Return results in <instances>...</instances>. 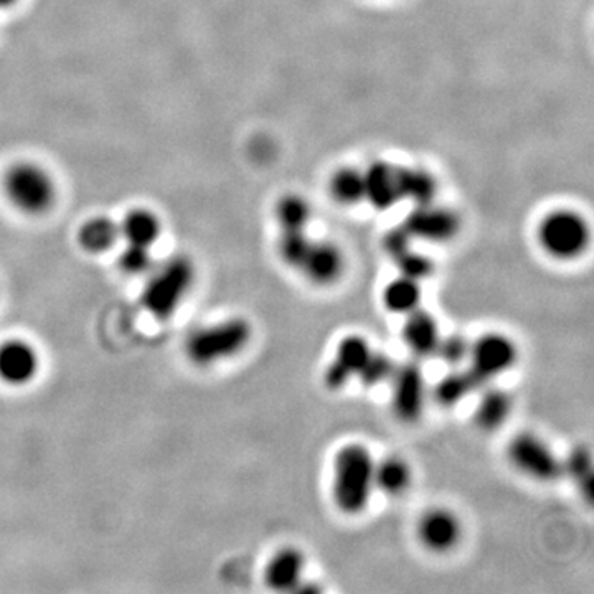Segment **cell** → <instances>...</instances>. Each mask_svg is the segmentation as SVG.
<instances>
[{
	"label": "cell",
	"mask_w": 594,
	"mask_h": 594,
	"mask_svg": "<svg viewBox=\"0 0 594 594\" xmlns=\"http://www.w3.org/2000/svg\"><path fill=\"white\" fill-rule=\"evenodd\" d=\"M375 489V460L362 444H347L333 459L332 495L341 513H364Z\"/></svg>",
	"instance_id": "cell-2"
},
{
	"label": "cell",
	"mask_w": 594,
	"mask_h": 594,
	"mask_svg": "<svg viewBox=\"0 0 594 594\" xmlns=\"http://www.w3.org/2000/svg\"><path fill=\"white\" fill-rule=\"evenodd\" d=\"M332 195L345 205H354V203L365 200V174L354 170V168H345L341 173L336 174L332 179Z\"/></svg>",
	"instance_id": "cell-26"
},
{
	"label": "cell",
	"mask_w": 594,
	"mask_h": 594,
	"mask_svg": "<svg viewBox=\"0 0 594 594\" xmlns=\"http://www.w3.org/2000/svg\"><path fill=\"white\" fill-rule=\"evenodd\" d=\"M412 235L406 231L405 227L393 228L383 238V250H386L390 258L396 260L403 253H406V251L412 250Z\"/></svg>",
	"instance_id": "cell-32"
},
{
	"label": "cell",
	"mask_w": 594,
	"mask_h": 594,
	"mask_svg": "<svg viewBox=\"0 0 594 594\" xmlns=\"http://www.w3.org/2000/svg\"><path fill=\"white\" fill-rule=\"evenodd\" d=\"M253 339V327L243 317H228L197 327L187 336L184 351L197 367H214L240 355Z\"/></svg>",
	"instance_id": "cell-3"
},
{
	"label": "cell",
	"mask_w": 594,
	"mask_h": 594,
	"mask_svg": "<svg viewBox=\"0 0 594 594\" xmlns=\"http://www.w3.org/2000/svg\"><path fill=\"white\" fill-rule=\"evenodd\" d=\"M5 197L21 214L41 217L55 206L59 187L49 168L34 161H21L5 170Z\"/></svg>",
	"instance_id": "cell-4"
},
{
	"label": "cell",
	"mask_w": 594,
	"mask_h": 594,
	"mask_svg": "<svg viewBox=\"0 0 594 594\" xmlns=\"http://www.w3.org/2000/svg\"><path fill=\"white\" fill-rule=\"evenodd\" d=\"M18 0H0V9L12 8V5L17 4Z\"/></svg>",
	"instance_id": "cell-33"
},
{
	"label": "cell",
	"mask_w": 594,
	"mask_h": 594,
	"mask_svg": "<svg viewBox=\"0 0 594 594\" xmlns=\"http://www.w3.org/2000/svg\"><path fill=\"white\" fill-rule=\"evenodd\" d=\"M416 532L425 548L434 554H446L459 543L460 523L446 508H433L421 516Z\"/></svg>",
	"instance_id": "cell-12"
},
{
	"label": "cell",
	"mask_w": 594,
	"mask_h": 594,
	"mask_svg": "<svg viewBox=\"0 0 594 594\" xmlns=\"http://www.w3.org/2000/svg\"><path fill=\"white\" fill-rule=\"evenodd\" d=\"M427 400V381L416 364L395 368L392 377V409L402 422L418 421Z\"/></svg>",
	"instance_id": "cell-8"
},
{
	"label": "cell",
	"mask_w": 594,
	"mask_h": 594,
	"mask_svg": "<svg viewBox=\"0 0 594 594\" xmlns=\"http://www.w3.org/2000/svg\"><path fill=\"white\" fill-rule=\"evenodd\" d=\"M300 271L314 285H332L344 273V256L333 244L313 241Z\"/></svg>",
	"instance_id": "cell-15"
},
{
	"label": "cell",
	"mask_w": 594,
	"mask_h": 594,
	"mask_svg": "<svg viewBox=\"0 0 594 594\" xmlns=\"http://www.w3.org/2000/svg\"><path fill=\"white\" fill-rule=\"evenodd\" d=\"M519 352L504 333H485L479 337L469 351V370L488 386L489 381L507 374L517 364Z\"/></svg>",
	"instance_id": "cell-7"
},
{
	"label": "cell",
	"mask_w": 594,
	"mask_h": 594,
	"mask_svg": "<svg viewBox=\"0 0 594 594\" xmlns=\"http://www.w3.org/2000/svg\"><path fill=\"white\" fill-rule=\"evenodd\" d=\"M41 358L31 342L9 339L0 344V381L22 389L30 386L40 374Z\"/></svg>",
	"instance_id": "cell-9"
},
{
	"label": "cell",
	"mask_w": 594,
	"mask_h": 594,
	"mask_svg": "<svg viewBox=\"0 0 594 594\" xmlns=\"http://www.w3.org/2000/svg\"><path fill=\"white\" fill-rule=\"evenodd\" d=\"M564 472H568V476L577 482L586 502L593 501V466H591V454L586 447L578 446L571 451L567 463H564Z\"/></svg>",
	"instance_id": "cell-25"
},
{
	"label": "cell",
	"mask_w": 594,
	"mask_h": 594,
	"mask_svg": "<svg viewBox=\"0 0 594 594\" xmlns=\"http://www.w3.org/2000/svg\"><path fill=\"white\" fill-rule=\"evenodd\" d=\"M412 484V469L405 460L399 457H389V459L375 463V488L386 492L387 495H402L408 491Z\"/></svg>",
	"instance_id": "cell-23"
},
{
	"label": "cell",
	"mask_w": 594,
	"mask_h": 594,
	"mask_svg": "<svg viewBox=\"0 0 594 594\" xmlns=\"http://www.w3.org/2000/svg\"><path fill=\"white\" fill-rule=\"evenodd\" d=\"M371 354L370 344L362 336H347L337 345L332 362L324 370V386L337 392L347 387Z\"/></svg>",
	"instance_id": "cell-10"
},
{
	"label": "cell",
	"mask_w": 594,
	"mask_h": 594,
	"mask_svg": "<svg viewBox=\"0 0 594 594\" xmlns=\"http://www.w3.org/2000/svg\"><path fill=\"white\" fill-rule=\"evenodd\" d=\"M393 374H395V364L392 358L383 352L371 351L364 367L358 371L357 378L365 389H377L386 381L392 380Z\"/></svg>",
	"instance_id": "cell-27"
},
{
	"label": "cell",
	"mask_w": 594,
	"mask_h": 594,
	"mask_svg": "<svg viewBox=\"0 0 594 594\" xmlns=\"http://www.w3.org/2000/svg\"><path fill=\"white\" fill-rule=\"evenodd\" d=\"M365 199L380 210L390 208L400 202L396 168L387 164H374L365 174Z\"/></svg>",
	"instance_id": "cell-18"
},
{
	"label": "cell",
	"mask_w": 594,
	"mask_h": 594,
	"mask_svg": "<svg viewBox=\"0 0 594 594\" xmlns=\"http://www.w3.org/2000/svg\"><path fill=\"white\" fill-rule=\"evenodd\" d=\"M484 383L471 370H454L444 375L434 389V400L444 408L459 405L475 392L484 389Z\"/></svg>",
	"instance_id": "cell-19"
},
{
	"label": "cell",
	"mask_w": 594,
	"mask_h": 594,
	"mask_svg": "<svg viewBox=\"0 0 594 594\" xmlns=\"http://www.w3.org/2000/svg\"><path fill=\"white\" fill-rule=\"evenodd\" d=\"M119 240V222L106 215L91 217L78 230V244L90 254L108 253Z\"/></svg>",
	"instance_id": "cell-17"
},
{
	"label": "cell",
	"mask_w": 594,
	"mask_h": 594,
	"mask_svg": "<svg viewBox=\"0 0 594 594\" xmlns=\"http://www.w3.org/2000/svg\"><path fill=\"white\" fill-rule=\"evenodd\" d=\"M539 241L543 250L557 260H573L586 250L590 228L573 212H555L540 225Z\"/></svg>",
	"instance_id": "cell-5"
},
{
	"label": "cell",
	"mask_w": 594,
	"mask_h": 594,
	"mask_svg": "<svg viewBox=\"0 0 594 594\" xmlns=\"http://www.w3.org/2000/svg\"><path fill=\"white\" fill-rule=\"evenodd\" d=\"M393 262L399 268L400 276L413 279L416 282L425 281L433 275L434 266L431 260L427 258L425 254L415 253L413 250L406 251Z\"/></svg>",
	"instance_id": "cell-30"
},
{
	"label": "cell",
	"mask_w": 594,
	"mask_h": 594,
	"mask_svg": "<svg viewBox=\"0 0 594 594\" xmlns=\"http://www.w3.org/2000/svg\"><path fill=\"white\" fill-rule=\"evenodd\" d=\"M311 244L313 240L307 238L306 231H282L278 244L279 256L286 265L300 269Z\"/></svg>",
	"instance_id": "cell-28"
},
{
	"label": "cell",
	"mask_w": 594,
	"mask_h": 594,
	"mask_svg": "<svg viewBox=\"0 0 594 594\" xmlns=\"http://www.w3.org/2000/svg\"><path fill=\"white\" fill-rule=\"evenodd\" d=\"M422 292L419 282L413 279L396 278L383 289V306L396 316H408L413 311L419 309Z\"/></svg>",
	"instance_id": "cell-21"
},
{
	"label": "cell",
	"mask_w": 594,
	"mask_h": 594,
	"mask_svg": "<svg viewBox=\"0 0 594 594\" xmlns=\"http://www.w3.org/2000/svg\"><path fill=\"white\" fill-rule=\"evenodd\" d=\"M400 199L412 200L416 205H427L437 195V184L430 174L416 168H396Z\"/></svg>",
	"instance_id": "cell-22"
},
{
	"label": "cell",
	"mask_w": 594,
	"mask_h": 594,
	"mask_svg": "<svg viewBox=\"0 0 594 594\" xmlns=\"http://www.w3.org/2000/svg\"><path fill=\"white\" fill-rule=\"evenodd\" d=\"M508 459L529 478L554 482L564 475V463L535 434H517L507 447Z\"/></svg>",
	"instance_id": "cell-6"
},
{
	"label": "cell",
	"mask_w": 594,
	"mask_h": 594,
	"mask_svg": "<svg viewBox=\"0 0 594 594\" xmlns=\"http://www.w3.org/2000/svg\"><path fill=\"white\" fill-rule=\"evenodd\" d=\"M117 263H119V268L126 275L146 276L151 271L152 266H154V253H152V250H148V248L124 244Z\"/></svg>",
	"instance_id": "cell-29"
},
{
	"label": "cell",
	"mask_w": 594,
	"mask_h": 594,
	"mask_svg": "<svg viewBox=\"0 0 594 594\" xmlns=\"http://www.w3.org/2000/svg\"><path fill=\"white\" fill-rule=\"evenodd\" d=\"M403 341L415 357L428 358L437 355L441 333L437 319L427 311L416 309L405 316Z\"/></svg>",
	"instance_id": "cell-14"
},
{
	"label": "cell",
	"mask_w": 594,
	"mask_h": 594,
	"mask_svg": "<svg viewBox=\"0 0 594 594\" xmlns=\"http://www.w3.org/2000/svg\"><path fill=\"white\" fill-rule=\"evenodd\" d=\"M304 568H306V558L300 549L292 546L279 549L266 565V584L279 593L298 591L304 583Z\"/></svg>",
	"instance_id": "cell-13"
},
{
	"label": "cell",
	"mask_w": 594,
	"mask_h": 594,
	"mask_svg": "<svg viewBox=\"0 0 594 594\" xmlns=\"http://www.w3.org/2000/svg\"><path fill=\"white\" fill-rule=\"evenodd\" d=\"M141 292V306L155 320L173 319L186 303L193 286L197 269L187 254H173L154 263Z\"/></svg>",
	"instance_id": "cell-1"
},
{
	"label": "cell",
	"mask_w": 594,
	"mask_h": 594,
	"mask_svg": "<svg viewBox=\"0 0 594 594\" xmlns=\"http://www.w3.org/2000/svg\"><path fill=\"white\" fill-rule=\"evenodd\" d=\"M276 218L282 231H304L311 220V208L301 197L288 195L279 200Z\"/></svg>",
	"instance_id": "cell-24"
},
{
	"label": "cell",
	"mask_w": 594,
	"mask_h": 594,
	"mask_svg": "<svg viewBox=\"0 0 594 594\" xmlns=\"http://www.w3.org/2000/svg\"><path fill=\"white\" fill-rule=\"evenodd\" d=\"M413 240L431 241V243H443L451 240L459 230V220L450 210L437 208L427 205H416L415 212L406 218L405 225Z\"/></svg>",
	"instance_id": "cell-11"
},
{
	"label": "cell",
	"mask_w": 594,
	"mask_h": 594,
	"mask_svg": "<svg viewBox=\"0 0 594 594\" xmlns=\"http://www.w3.org/2000/svg\"><path fill=\"white\" fill-rule=\"evenodd\" d=\"M469 351H471V342L463 336L441 337L437 355L450 367H457L468 361Z\"/></svg>",
	"instance_id": "cell-31"
},
{
	"label": "cell",
	"mask_w": 594,
	"mask_h": 594,
	"mask_svg": "<svg viewBox=\"0 0 594 594\" xmlns=\"http://www.w3.org/2000/svg\"><path fill=\"white\" fill-rule=\"evenodd\" d=\"M119 235L124 244L152 250L161 240V218L149 208L129 210L119 222Z\"/></svg>",
	"instance_id": "cell-16"
},
{
	"label": "cell",
	"mask_w": 594,
	"mask_h": 594,
	"mask_svg": "<svg viewBox=\"0 0 594 594\" xmlns=\"http://www.w3.org/2000/svg\"><path fill=\"white\" fill-rule=\"evenodd\" d=\"M513 412V400L502 390H488L476 406L475 421L481 430L495 431Z\"/></svg>",
	"instance_id": "cell-20"
}]
</instances>
